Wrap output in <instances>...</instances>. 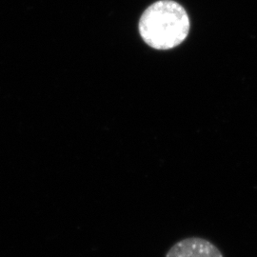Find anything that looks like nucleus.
<instances>
[{
    "instance_id": "1",
    "label": "nucleus",
    "mask_w": 257,
    "mask_h": 257,
    "mask_svg": "<svg viewBox=\"0 0 257 257\" xmlns=\"http://www.w3.org/2000/svg\"><path fill=\"white\" fill-rule=\"evenodd\" d=\"M191 22L183 7L173 0H159L145 10L139 20V34L149 46L170 50L187 38Z\"/></svg>"
},
{
    "instance_id": "2",
    "label": "nucleus",
    "mask_w": 257,
    "mask_h": 257,
    "mask_svg": "<svg viewBox=\"0 0 257 257\" xmlns=\"http://www.w3.org/2000/svg\"><path fill=\"white\" fill-rule=\"evenodd\" d=\"M165 257H224L213 243L202 237H187L174 244Z\"/></svg>"
}]
</instances>
